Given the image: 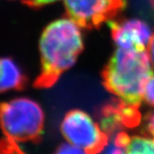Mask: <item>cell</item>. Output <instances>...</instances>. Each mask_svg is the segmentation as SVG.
Returning <instances> with one entry per match:
<instances>
[{
    "mask_svg": "<svg viewBox=\"0 0 154 154\" xmlns=\"http://www.w3.org/2000/svg\"><path fill=\"white\" fill-rule=\"evenodd\" d=\"M84 47L79 26L70 18H60L46 26L39 40L41 69L33 86L46 89L54 86L70 69Z\"/></svg>",
    "mask_w": 154,
    "mask_h": 154,
    "instance_id": "6da1fadb",
    "label": "cell"
},
{
    "mask_svg": "<svg viewBox=\"0 0 154 154\" xmlns=\"http://www.w3.org/2000/svg\"><path fill=\"white\" fill-rule=\"evenodd\" d=\"M153 75L146 50L118 47L102 71V80L108 92L140 107L146 86Z\"/></svg>",
    "mask_w": 154,
    "mask_h": 154,
    "instance_id": "7a4b0ae2",
    "label": "cell"
},
{
    "mask_svg": "<svg viewBox=\"0 0 154 154\" xmlns=\"http://www.w3.org/2000/svg\"><path fill=\"white\" fill-rule=\"evenodd\" d=\"M45 114L41 106L25 97L0 102V128L15 141H38L44 128Z\"/></svg>",
    "mask_w": 154,
    "mask_h": 154,
    "instance_id": "3957f363",
    "label": "cell"
},
{
    "mask_svg": "<svg viewBox=\"0 0 154 154\" xmlns=\"http://www.w3.org/2000/svg\"><path fill=\"white\" fill-rule=\"evenodd\" d=\"M61 131L69 143L87 154H99L108 144V135L83 110L69 111L63 119Z\"/></svg>",
    "mask_w": 154,
    "mask_h": 154,
    "instance_id": "277c9868",
    "label": "cell"
},
{
    "mask_svg": "<svg viewBox=\"0 0 154 154\" xmlns=\"http://www.w3.org/2000/svg\"><path fill=\"white\" fill-rule=\"evenodd\" d=\"M126 0H64L69 17L79 27L94 29L108 22L126 6Z\"/></svg>",
    "mask_w": 154,
    "mask_h": 154,
    "instance_id": "5b68a950",
    "label": "cell"
},
{
    "mask_svg": "<svg viewBox=\"0 0 154 154\" xmlns=\"http://www.w3.org/2000/svg\"><path fill=\"white\" fill-rule=\"evenodd\" d=\"M101 129L108 137L121 132L124 128H134L141 120L139 107L116 99L101 110Z\"/></svg>",
    "mask_w": 154,
    "mask_h": 154,
    "instance_id": "8992f818",
    "label": "cell"
},
{
    "mask_svg": "<svg viewBox=\"0 0 154 154\" xmlns=\"http://www.w3.org/2000/svg\"><path fill=\"white\" fill-rule=\"evenodd\" d=\"M111 37L118 47L123 49L146 50L151 38V31L146 23L131 19L122 22H108Z\"/></svg>",
    "mask_w": 154,
    "mask_h": 154,
    "instance_id": "52a82bcc",
    "label": "cell"
},
{
    "mask_svg": "<svg viewBox=\"0 0 154 154\" xmlns=\"http://www.w3.org/2000/svg\"><path fill=\"white\" fill-rule=\"evenodd\" d=\"M27 82V75L16 61L0 57V94L22 90Z\"/></svg>",
    "mask_w": 154,
    "mask_h": 154,
    "instance_id": "ba28073f",
    "label": "cell"
},
{
    "mask_svg": "<svg viewBox=\"0 0 154 154\" xmlns=\"http://www.w3.org/2000/svg\"><path fill=\"white\" fill-rule=\"evenodd\" d=\"M110 142L99 154H127V149L130 142V139L126 133H117L110 136Z\"/></svg>",
    "mask_w": 154,
    "mask_h": 154,
    "instance_id": "9c48e42d",
    "label": "cell"
},
{
    "mask_svg": "<svg viewBox=\"0 0 154 154\" xmlns=\"http://www.w3.org/2000/svg\"><path fill=\"white\" fill-rule=\"evenodd\" d=\"M127 154H154V140L142 136H134L130 139Z\"/></svg>",
    "mask_w": 154,
    "mask_h": 154,
    "instance_id": "30bf717a",
    "label": "cell"
},
{
    "mask_svg": "<svg viewBox=\"0 0 154 154\" xmlns=\"http://www.w3.org/2000/svg\"><path fill=\"white\" fill-rule=\"evenodd\" d=\"M0 154H25L15 140L9 138L0 140Z\"/></svg>",
    "mask_w": 154,
    "mask_h": 154,
    "instance_id": "8fae6325",
    "label": "cell"
},
{
    "mask_svg": "<svg viewBox=\"0 0 154 154\" xmlns=\"http://www.w3.org/2000/svg\"><path fill=\"white\" fill-rule=\"evenodd\" d=\"M144 100L149 105L154 106V75L151 77L144 92Z\"/></svg>",
    "mask_w": 154,
    "mask_h": 154,
    "instance_id": "7c38bea8",
    "label": "cell"
},
{
    "mask_svg": "<svg viewBox=\"0 0 154 154\" xmlns=\"http://www.w3.org/2000/svg\"><path fill=\"white\" fill-rule=\"evenodd\" d=\"M55 154H87V152L78 146H73L69 144H62L57 149Z\"/></svg>",
    "mask_w": 154,
    "mask_h": 154,
    "instance_id": "4fadbf2b",
    "label": "cell"
},
{
    "mask_svg": "<svg viewBox=\"0 0 154 154\" xmlns=\"http://www.w3.org/2000/svg\"><path fill=\"white\" fill-rule=\"evenodd\" d=\"M146 130L154 138V112H149L145 118Z\"/></svg>",
    "mask_w": 154,
    "mask_h": 154,
    "instance_id": "5bb4252c",
    "label": "cell"
},
{
    "mask_svg": "<svg viewBox=\"0 0 154 154\" xmlns=\"http://www.w3.org/2000/svg\"><path fill=\"white\" fill-rule=\"evenodd\" d=\"M56 1H57V0H25L22 3L27 5L30 8L34 9V8H40L42 6L51 4Z\"/></svg>",
    "mask_w": 154,
    "mask_h": 154,
    "instance_id": "9a60e30c",
    "label": "cell"
},
{
    "mask_svg": "<svg viewBox=\"0 0 154 154\" xmlns=\"http://www.w3.org/2000/svg\"><path fill=\"white\" fill-rule=\"evenodd\" d=\"M148 54L150 60L154 66V34L151 37L148 43Z\"/></svg>",
    "mask_w": 154,
    "mask_h": 154,
    "instance_id": "2e32d148",
    "label": "cell"
},
{
    "mask_svg": "<svg viewBox=\"0 0 154 154\" xmlns=\"http://www.w3.org/2000/svg\"><path fill=\"white\" fill-rule=\"evenodd\" d=\"M150 2H151V4H152V5L154 8V0H150Z\"/></svg>",
    "mask_w": 154,
    "mask_h": 154,
    "instance_id": "e0dca14e",
    "label": "cell"
},
{
    "mask_svg": "<svg viewBox=\"0 0 154 154\" xmlns=\"http://www.w3.org/2000/svg\"><path fill=\"white\" fill-rule=\"evenodd\" d=\"M23 1H25V0H22V2H23Z\"/></svg>",
    "mask_w": 154,
    "mask_h": 154,
    "instance_id": "ac0fdd59",
    "label": "cell"
}]
</instances>
